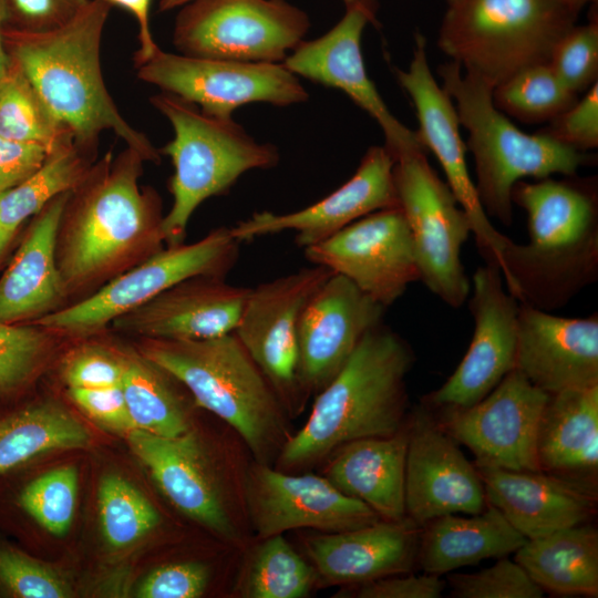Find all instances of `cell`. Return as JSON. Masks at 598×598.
<instances>
[{
  "mask_svg": "<svg viewBox=\"0 0 598 598\" xmlns=\"http://www.w3.org/2000/svg\"><path fill=\"white\" fill-rule=\"evenodd\" d=\"M144 162L127 146L116 156L109 151L71 190L55 238L68 305L166 246L161 197L140 184Z\"/></svg>",
  "mask_w": 598,
  "mask_h": 598,
  "instance_id": "obj_1",
  "label": "cell"
},
{
  "mask_svg": "<svg viewBox=\"0 0 598 598\" xmlns=\"http://www.w3.org/2000/svg\"><path fill=\"white\" fill-rule=\"evenodd\" d=\"M110 9L105 0H89L50 30L4 28V48L79 146L95 153L100 134L112 131L145 162L159 163V151L122 116L103 79L101 43Z\"/></svg>",
  "mask_w": 598,
  "mask_h": 598,
  "instance_id": "obj_2",
  "label": "cell"
},
{
  "mask_svg": "<svg viewBox=\"0 0 598 598\" xmlns=\"http://www.w3.org/2000/svg\"><path fill=\"white\" fill-rule=\"evenodd\" d=\"M409 343L383 322L369 330L340 370L313 398L274 467L309 472L340 445L400 431L409 415L406 377L414 363Z\"/></svg>",
  "mask_w": 598,
  "mask_h": 598,
  "instance_id": "obj_3",
  "label": "cell"
},
{
  "mask_svg": "<svg viewBox=\"0 0 598 598\" xmlns=\"http://www.w3.org/2000/svg\"><path fill=\"white\" fill-rule=\"evenodd\" d=\"M550 177L517 182L512 202L527 214L529 241L514 243L502 276L522 303L549 310L595 281L598 200L594 182Z\"/></svg>",
  "mask_w": 598,
  "mask_h": 598,
  "instance_id": "obj_4",
  "label": "cell"
},
{
  "mask_svg": "<svg viewBox=\"0 0 598 598\" xmlns=\"http://www.w3.org/2000/svg\"><path fill=\"white\" fill-rule=\"evenodd\" d=\"M133 346L176 378L200 410L228 425L254 461L274 466L293 433L291 419L234 332L205 340L137 339Z\"/></svg>",
  "mask_w": 598,
  "mask_h": 598,
  "instance_id": "obj_5",
  "label": "cell"
},
{
  "mask_svg": "<svg viewBox=\"0 0 598 598\" xmlns=\"http://www.w3.org/2000/svg\"><path fill=\"white\" fill-rule=\"evenodd\" d=\"M442 87L455 101L461 125L467 131L466 148L475 162V187L488 215L501 224L513 221L514 185L554 174L575 176L592 157L545 134H527L493 102V87L451 61L437 68Z\"/></svg>",
  "mask_w": 598,
  "mask_h": 598,
  "instance_id": "obj_6",
  "label": "cell"
},
{
  "mask_svg": "<svg viewBox=\"0 0 598 598\" xmlns=\"http://www.w3.org/2000/svg\"><path fill=\"white\" fill-rule=\"evenodd\" d=\"M134 455L147 468L159 491L181 514L227 547L243 551L254 540L245 482L251 456L238 439L214 451L192 426L176 436L140 430L126 435Z\"/></svg>",
  "mask_w": 598,
  "mask_h": 598,
  "instance_id": "obj_7",
  "label": "cell"
},
{
  "mask_svg": "<svg viewBox=\"0 0 598 598\" xmlns=\"http://www.w3.org/2000/svg\"><path fill=\"white\" fill-rule=\"evenodd\" d=\"M151 103L174 132L159 153L174 166L169 181L173 202L162 225L165 245H177L184 243L200 204L227 193L249 171L275 167L279 152L275 145L257 142L233 118L209 116L174 94L161 92Z\"/></svg>",
  "mask_w": 598,
  "mask_h": 598,
  "instance_id": "obj_8",
  "label": "cell"
},
{
  "mask_svg": "<svg viewBox=\"0 0 598 598\" xmlns=\"http://www.w3.org/2000/svg\"><path fill=\"white\" fill-rule=\"evenodd\" d=\"M577 18L553 0H461L448 6L437 45L494 89L525 68L547 63Z\"/></svg>",
  "mask_w": 598,
  "mask_h": 598,
  "instance_id": "obj_9",
  "label": "cell"
},
{
  "mask_svg": "<svg viewBox=\"0 0 598 598\" xmlns=\"http://www.w3.org/2000/svg\"><path fill=\"white\" fill-rule=\"evenodd\" d=\"M239 245L231 235L230 227H217L194 243L165 246L89 297L33 323L66 339L105 331L117 317L187 278H226L238 261Z\"/></svg>",
  "mask_w": 598,
  "mask_h": 598,
  "instance_id": "obj_10",
  "label": "cell"
},
{
  "mask_svg": "<svg viewBox=\"0 0 598 598\" xmlns=\"http://www.w3.org/2000/svg\"><path fill=\"white\" fill-rule=\"evenodd\" d=\"M394 157V187L412 236L420 281L446 305L460 308L471 292L461 260L462 247L472 234L470 218L424 150Z\"/></svg>",
  "mask_w": 598,
  "mask_h": 598,
  "instance_id": "obj_11",
  "label": "cell"
},
{
  "mask_svg": "<svg viewBox=\"0 0 598 598\" xmlns=\"http://www.w3.org/2000/svg\"><path fill=\"white\" fill-rule=\"evenodd\" d=\"M309 27L286 0H193L175 19L173 43L192 56L283 63Z\"/></svg>",
  "mask_w": 598,
  "mask_h": 598,
  "instance_id": "obj_12",
  "label": "cell"
},
{
  "mask_svg": "<svg viewBox=\"0 0 598 598\" xmlns=\"http://www.w3.org/2000/svg\"><path fill=\"white\" fill-rule=\"evenodd\" d=\"M135 68L141 81L221 120L233 118L234 111L245 104L287 106L308 99L298 76L283 63L200 58L159 48Z\"/></svg>",
  "mask_w": 598,
  "mask_h": 598,
  "instance_id": "obj_13",
  "label": "cell"
},
{
  "mask_svg": "<svg viewBox=\"0 0 598 598\" xmlns=\"http://www.w3.org/2000/svg\"><path fill=\"white\" fill-rule=\"evenodd\" d=\"M331 275L313 265L250 288L234 331L291 420L308 403L297 374L299 318L310 297Z\"/></svg>",
  "mask_w": 598,
  "mask_h": 598,
  "instance_id": "obj_14",
  "label": "cell"
},
{
  "mask_svg": "<svg viewBox=\"0 0 598 598\" xmlns=\"http://www.w3.org/2000/svg\"><path fill=\"white\" fill-rule=\"evenodd\" d=\"M548 398L513 369L474 405L431 410L443 430L471 450L476 466L535 472L540 471L537 433Z\"/></svg>",
  "mask_w": 598,
  "mask_h": 598,
  "instance_id": "obj_15",
  "label": "cell"
},
{
  "mask_svg": "<svg viewBox=\"0 0 598 598\" xmlns=\"http://www.w3.org/2000/svg\"><path fill=\"white\" fill-rule=\"evenodd\" d=\"M395 74L414 104L419 140L437 158L447 185L467 214L480 255L485 264L495 265L502 270L506 254L515 241L494 227L480 202L467 167V148L460 133L456 107L431 72L426 40L422 34H415L408 70L398 69Z\"/></svg>",
  "mask_w": 598,
  "mask_h": 598,
  "instance_id": "obj_16",
  "label": "cell"
},
{
  "mask_svg": "<svg viewBox=\"0 0 598 598\" xmlns=\"http://www.w3.org/2000/svg\"><path fill=\"white\" fill-rule=\"evenodd\" d=\"M312 265L343 276L384 308L420 281L412 236L400 207L373 212L303 249Z\"/></svg>",
  "mask_w": 598,
  "mask_h": 598,
  "instance_id": "obj_17",
  "label": "cell"
},
{
  "mask_svg": "<svg viewBox=\"0 0 598 598\" xmlns=\"http://www.w3.org/2000/svg\"><path fill=\"white\" fill-rule=\"evenodd\" d=\"M468 301L474 333L462 361L423 404L432 410L465 409L485 398L515 369L519 301L506 288L501 269L478 267Z\"/></svg>",
  "mask_w": 598,
  "mask_h": 598,
  "instance_id": "obj_18",
  "label": "cell"
},
{
  "mask_svg": "<svg viewBox=\"0 0 598 598\" xmlns=\"http://www.w3.org/2000/svg\"><path fill=\"white\" fill-rule=\"evenodd\" d=\"M245 498L254 539L298 529L344 532L381 519L321 474L289 473L254 460L246 473Z\"/></svg>",
  "mask_w": 598,
  "mask_h": 598,
  "instance_id": "obj_19",
  "label": "cell"
},
{
  "mask_svg": "<svg viewBox=\"0 0 598 598\" xmlns=\"http://www.w3.org/2000/svg\"><path fill=\"white\" fill-rule=\"evenodd\" d=\"M341 20L323 35L301 41L283 61L297 76L343 91L380 125L385 146L400 153L424 150L416 131L403 125L389 110L370 80L361 51L369 22H375L377 0H354Z\"/></svg>",
  "mask_w": 598,
  "mask_h": 598,
  "instance_id": "obj_20",
  "label": "cell"
},
{
  "mask_svg": "<svg viewBox=\"0 0 598 598\" xmlns=\"http://www.w3.org/2000/svg\"><path fill=\"white\" fill-rule=\"evenodd\" d=\"M405 514L419 526L446 514L481 513L487 505L478 470L425 404L409 412Z\"/></svg>",
  "mask_w": 598,
  "mask_h": 598,
  "instance_id": "obj_21",
  "label": "cell"
},
{
  "mask_svg": "<svg viewBox=\"0 0 598 598\" xmlns=\"http://www.w3.org/2000/svg\"><path fill=\"white\" fill-rule=\"evenodd\" d=\"M385 309L337 274L310 297L297 330V374L308 401L340 372L365 333L383 322Z\"/></svg>",
  "mask_w": 598,
  "mask_h": 598,
  "instance_id": "obj_22",
  "label": "cell"
},
{
  "mask_svg": "<svg viewBox=\"0 0 598 598\" xmlns=\"http://www.w3.org/2000/svg\"><path fill=\"white\" fill-rule=\"evenodd\" d=\"M395 157L384 146H372L354 174L339 188L315 204L290 213H254L230 227L240 244L285 231L295 233V243L305 249L333 236L373 212L399 207L393 181Z\"/></svg>",
  "mask_w": 598,
  "mask_h": 598,
  "instance_id": "obj_23",
  "label": "cell"
},
{
  "mask_svg": "<svg viewBox=\"0 0 598 598\" xmlns=\"http://www.w3.org/2000/svg\"><path fill=\"white\" fill-rule=\"evenodd\" d=\"M249 287L196 276L114 319L110 329L136 339L205 340L233 333Z\"/></svg>",
  "mask_w": 598,
  "mask_h": 598,
  "instance_id": "obj_24",
  "label": "cell"
},
{
  "mask_svg": "<svg viewBox=\"0 0 598 598\" xmlns=\"http://www.w3.org/2000/svg\"><path fill=\"white\" fill-rule=\"evenodd\" d=\"M420 532L405 517L337 533L305 530L298 538L319 586L346 587L411 573L417 565Z\"/></svg>",
  "mask_w": 598,
  "mask_h": 598,
  "instance_id": "obj_25",
  "label": "cell"
},
{
  "mask_svg": "<svg viewBox=\"0 0 598 598\" xmlns=\"http://www.w3.org/2000/svg\"><path fill=\"white\" fill-rule=\"evenodd\" d=\"M548 394L598 384V317L565 318L519 306L516 363Z\"/></svg>",
  "mask_w": 598,
  "mask_h": 598,
  "instance_id": "obj_26",
  "label": "cell"
},
{
  "mask_svg": "<svg viewBox=\"0 0 598 598\" xmlns=\"http://www.w3.org/2000/svg\"><path fill=\"white\" fill-rule=\"evenodd\" d=\"M476 467L487 504L496 507L526 539L585 524L596 513L592 486L543 471Z\"/></svg>",
  "mask_w": 598,
  "mask_h": 598,
  "instance_id": "obj_27",
  "label": "cell"
},
{
  "mask_svg": "<svg viewBox=\"0 0 598 598\" xmlns=\"http://www.w3.org/2000/svg\"><path fill=\"white\" fill-rule=\"evenodd\" d=\"M71 192L52 199L32 217L13 257L0 277V321L33 323L68 306L58 269L55 238Z\"/></svg>",
  "mask_w": 598,
  "mask_h": 598,
  "instance_id": "obj_28",
  "label": "cell"
},
{
  "mask_svg": "<svg viewBox=\"0 0 598 598\" xmlns=\"http://www.w3.org/2000/svg\"><path fill=\"white\" fill-rule=\"evenodd\" d=\"M405 425L389 436L354 440L336 448L319 466L342 494L362 502L381 519L401 520L405 514Z\"/></svg>",
  "mask_w": 598,
  "mask_h": 598,
  "instance_id": "obj_29",
  "label": "cell"
},
{
  "mask_svg": "<svg viewBox=\"0 0 598 598\" xmlns=\"http://www.w3.org/2000/svg\"><path fill=\"white\" fill-rule=\"evenodd\" d=\"M540 471L592 486L598 472V384L549 394L537 433Z\"/></svg>",
  "mask_w": 598,
  "mask_h": 598,
  "instance_id": "obj_30",
  "label": "cell"
},
{
  "mask_svg": "<svg viewBox=\"0 0 598 598\" xmlns=\"http://www.w3.org/2000/svg\"><path fill=\"white\" fill-rule=\"evenodd\" d=\"M526 540L496 507L487 504L470 517L446 514L421 526L417 566L425 574L441 576L485 559L507 557Z\"/></svg>",
  "mask_w": 598,
  "mask_h": 598,
  "instance_id": "obj_31",
  "label": "cell"
},
{
  "mask_svg": "<svg viewBox=\"0 0 598 598\" xmlns=\"http://www.w3.org/2000/svg\"><path fill=\"white\" fill-rule=\"evenodd\" d=\"M91 433L59 400L30 398L0 405V475L59 451L85 448Z\"/></svg>",
  "mask_w": 598,
  "mask_h": 598,
  "instance_id": "obj_32",
  "label": "cell"
},
{
  "mask_svg": "<svg viewBox=\"0 0 598 598\" xmlns=\"http://www.w3.org/2000/svg\"><path fill=\"white\" fill-rule=\"evenodd\" d=\"M515 561L543 590L563 596L598 595V533L589 525L527 539L515 551Z\"/></svg>",
  "mask_w": 598,
  "mask_h": 598,
  "instance_id": "obj_33",
  "label": "cell"
},
{
  "mask_svg": "<svg viewBox=\"0 0 598 598\" xmlns=\"http://www.w3.org/2000/svg\"><path fill=\"white\" fill-rule=\"evenodd\" d=\"M121 385L134 429L176 436L192 426V410L198 406L188 390L134 346L125 349Z\"/></svg>",
  "mask_w": 598,
  "mask_h": 598,
  "instance_id": "obj_34",
  "label": "cell"
},
{
  "mask_svg": "<svg viewBox=\"0 0 598 598\" xmlns=\"http://www.w3.org/2000/svg\"><path fill=\"white\" fill-rule=\"evenodd\" d=\"M241 554L234 597L306 598L320 587L312 565L283 534L254 539Z\"/></svg>",
  "mask_w": 598,
  "mask_h": 598,
  "instance_id": "obj_35",
  "label": "cell"
},
{
  "mask_svg": "<svg viewBox=\"0 0 598 598\" xmlns=\"http://www.w3.org/2000/svg\"><path fill=\"white\" fill-rule=\"evenodd\" d=\"M95 162V153L74 138L49 152L43 164L21 183L0 193V227L19 233L20 226L52 199L73 190Z\"/></svg>",
  "mask_w": 598,
  "mask_h": 598,
  "instance_id": "obj_36",
  "label": "cell"
},
{
  "mask_svg": "<svg viewBox=\"0 0 598 598\" xmlns=\"http://www.w3.org/2000/svg\"><path fill=\"white\" fill-rule=\"evenodd\" d=\"M0 136L41 145L48 153L73 138L12 59L0 74Z\"/></svg>",
  "mask_w": 598,
  "mask_h": 598,
  "instance_id": "obj_37",
  "label": "cell"
},
{
  "mask_svg": "<svg viewBox=\"0 0 598 598\" xmlns=\"http://www.w3.org/2000/svg\"><path fill=\"white\" fill-rule=\"evenodd\" d=\"M66 338L37 323L0 321V405L28 396Z\"/></svg>",
  "mask_w": 598,
  "mask_h": 598,
  "instance_id": "obj_38",
  "label": "cell"
},
{
  "mask_svg": "<svg viewBox=\"0 0 598 598\" xmlns=\"http://www.w3.org/2000/svg\"><path fill=\"white\" fill-rule=\"evenodd\" d=\"M492 96L499 111L527 124L550 122L578 100L548 62L515 73L495 86Z\"/></svg>",
  "mask_w": 598,
  "mask_h": 598,
  "instance_id": "obj_39",
  "label": "cell"
},
{
  "mask_svg": "<svg viewBox=\"0 0 598 598\" xmlns=\"http://www.w3.org/2000/svg\"><path fill=\"white\" fill-rule=\"evenodd\" d=\"M97 509L102 536L116 550L136 545L161 524V515L152 502L117 474H107L100 481Z\"/></svg>",
  "mask_w": 598,
  "mask_h": 598,
  "instance_id": "obj_40",
  "label": "cell"
},
{
  "mask_svg": "<svg viewBox=\"0 0 598 598\" xmlns=\"http://www.w3.org/2000/svg\"><path fill=\"white\" fill-rule=\"evenodd\" d=\"M78 483L74 466H59L20 484L10 501L38 526L55 536H63L74 518Z\"/></svg>",
  "mask_w": 598,
  "mask_h": 598,
  "instance_id": "obj_41",
  "label": "cell"
},
{
  "mask_svg": "<svg viewBox=\"0 0 598 598\" xmlns=\"http://www.w3.org/2000/svg\"><path fill=\"white\" fill-rule=\"evenodd\" d=\"M101 332L73 339L62 358L60 374L66 389L118 385L125 368V349L100 339Z\"/></svg>",
  "mask_w": 598,
  "mask_h": 598,
  "instance_id": "obj_42",
  "label": "cell"
},
{
  "mask_svg": "<svg viewBox=\"0 0 598 598\" xmlns=\"http://www.w3.org/2000/svg\"><path fill=\"white\" fill-rule=\"evenodd\" d=\"M0 594L14 598H68L73 590L61 571L0 539Z\"/></svg>",
  "mask_w": 598,
  "mask_h": 598,
  "instance_id": "obj_43",
  "label": "cell"
},
{
  "mask_svg": "<svg viewBox=\"0 0 598 598\" xmlns=\"http://www.w3.org/2000/svg\"><path fill=\"white\" fill-rule=\"evenodd\" d=\"M450 596L454 598H540L544 590L524 568L507 557L491 567L471 574L447 577Z\"/></svg>",
  "mask_w": 598,
  "mask_h": 598,
  "instance_id": "obj_44",
  "label": "cell"
},
{
  "mask_svg": "<svg viewBox=\"0 0 598 598\" xmlns=\"http://www.w3.org/2000/svg\"><path fill=\"white\" fill-rule=\"evenodd\" d=\"M548 64L574 93L586 92L598 78V21L574 25L554 47Z\"/></svg>",
  "mask_w": 598,
  "mask_h": 598,
  "instance_id": "obj_45",
  "label": "cell"
},
{
  "mask_svg": "<svg viewBox=\"0 0 598 598\" xmlns=\"http://www.w3.org/2000/svg\"><path fill=\"white\" fill-rule=\"evenodd\" d=\"M212 581L210 566L196 560L174 561L153 569L140 582L138 598H199Z\"/></svg>",
  "mask_w": 598,
  "mask_h": 598,
  "instance_id": "obj_46",
  "label": "cell"
},
{
  "mask_svg": "<svg viewBox=\"0 0 598 598\" xmlns=\"http://www.w3.org/2000/svg\"><path fill=\"white\" fill-rule=\"evenodd\" d=\"M549 124L537 131L571 148L586 152L598 147V82Z\"/></svg>",
  "mask_w": 598,
  "mask_h": 598,
  "instance_id": "obj_47",
  "label": "cell"
},
{
  "mask_svg": "<svg viewBox=\"0 0 598 598\" xmlns=\"http://www.w3.org/2000/svg\"><path fill=\"white\" fill-rule=\"evenodd\" d=\"M446 582L437 575L400 574L368 582L339 587L336 598H439Z\"/></svg>",
  "mask_w": 598,
  "mask_h": 598,
  "instance_id": "obj_48",
  "label": "cell"
},
{
  "mask_svg": "<svg viewBox=\"0 0 598 598\" xmlns=\"http://www.w3.org/2000/svg\"><path fill=\"white\" fill-rule=\"evenodd\" d=\"M69 399L95 423L114 433L127 435L134 430L122 385L95 389H66Z\"/></svg>",
  "mask_w": 598,
  "mask_h": 598,
  "instance_id": "obj_49",
  "label": "cell"
},
{
  "mask_svg": "<svg viewBox=\"0 0 598 598\" xmlns=\"http://www.w3.org/2000/svg\"><path fill=\"white\" fill-rule=\"evenodd\" d=\"M89 0H9L10 18L17 29L45 31L76 16Z\"/></svg>",
  "mask_w": 598,
  "mask_h": 598,
  "instance_id": "obj_50",
  "label": "cell"
},
{
  "mask_svg": "<svg viewBox=\"0 0 598 598\" xmlns=\"http://www.w3.org/2000/svg\"><path fill=\"white\" fill-rule=\"evenodd\" d=\"M47 155L48 151L41 145L0 136V193L34 173Z\"/></svg>",
  "mask_w": 598,
  "mask_h": 598,
  "instance_id": "obj_51",
  "label": "cell"
},
{
  "mask_svg": "<svg viewBox=\"0 0 598 598\" xmlns=\"http://www.w3.org/2000/svg\"><path fill=\"white\" fill-rule=\"evenodd\" d=\"M128 11L138 24L140 48L134 54L135 66L144 63L159 49L153 39L150 27V9L152 0H105Z\"/></svg>",
  "mask_w": 598,
  "mask_h": 598,
  "instance_id": "obj_52",
  "label": "cell"
},
{
  "mask_svg": "<svg viewBox=\"0 0 598 598\" xmlns=\"http://www.w3.org/2000/svg\"><path fill=\"white\" fill-rule=\"evenodd\" d=\"M10 18L9 0H0V74L6 70L9 63V55L4 48L3 31L6 23Z\"/></svg>",
  "mask_w": 598,
  "mask_h": 598,
  "instance_id": "obj_53",
  "label": "cell"
},
{
  "mask_svg": "<svg viewBox=\"0 0 598 598\" xmlns=\"http://www.w3.org/2000/svg\"><path fill=\"white\" fill-rule=\"evenodd\" d=\"M18 234L19 233L8 231L0 227V267L17 239Z\"/></svg>",
  "mask_w": 598,
  "mask_h": 598,
  "instance_id": "obj_54",
  "label": "cell"
},
{
  "mask_svg": "<svg viewBox=\"0 0 598 598\" xmlns=\"http://www.w3.org/2000/svg\"><path fill=\"white\" fill-rule=\"evenodd\" d=\"M570 11L571 13L578 16L579 12L589 3H596L597 0H553Z\"/></svg>",
  "mask_w": 598,
  "mask_h": 598,
  "instance_id": "obj_55",
  "label": "cell"
},
{
  "mask_svg": "<svg viewBox=\"0 0 598 598\" xmlns=\"http://www.w3.org/2000/svg\"><path fill=\"white\" fill-rule=\"evenodd\" d=\"M190 1L193 0H159L158 10L161 12H166L178 7H183Z\"/></svg>",
  "mask_w": 598,
  "mask_h": 598,
  "instance_id": "obj_56",
  "label": "cell"
},
{
  "mask_svg": "<svg viewBox=\"0 0 598 598\" xmlns=\"http://www.w3.org/2000/svg\"><path fill=\"white\" fill-rule=\"evenodd\" d=\"M448 6H452V4H455L457 2H460L461 0H446Z\"/></svg>",
  "mask_w": 598,
  "mask_h": 598,
  "instance_id": "obj_57",
  "label": "cell"
},
{
  "mask_svg": "<svg viewBox=\"0 0 598 598\" xmlns=\"http://www.w3.org/2000/svg\"><path fill=\"white\" fill-rule=\"evenodd\" d=\"M354 0H343V2L346 3V6L352 3Z\"/></svg>",
  "mask_w": 598,
  "mask_h": 598,
  "instance_id": "obj_58",
  "label": "cell"
}]
</instances>
